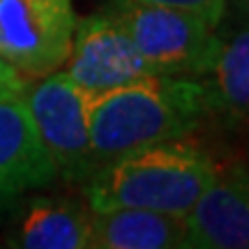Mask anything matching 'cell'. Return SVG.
Here are the masks:
<instances>
[{
  "label": "cell",
  "mask_w": 249,
  "mask_h": 249,
  "mask_svg": "<svg viewBox=\"0 0 249 249\" xmlns=\"http://www.w3.org/2000/svg\"><path fill=\"white\" fill-rule=\"evenodd\" d=\"M205 116L208 102L198 79L150 74L118 88L88 92L97 169L124 152L192 136Z\"/></svg>",
  "instance_id": "1"
},
{
  "label": "cell",
  "mask_w": 249,
  "mask_h": 249,
  "mask_svg": "<svg viewBox=\"0 0 249 249\" xmlns=\"http://www.w3.org/2000/svg\"><path fill=\"white\" fill-rule=\"evenodd\" d=\"M217 176L210 155L189 136L145 145L102 164L83 185L92 213L145 208L182 217Z\"/></svg>",
  "instance_id": "2"
},
{
  "label": "cell",
  "mask_w": 249,
  "mask_h": 249,
  "mask_svg": "<svg viewBox=\"0 0 249 249\" xmlns=\"http://www.w3.org/2000/svg\"><path fill=\"white\" fill-rule=\"evenodd\" d=\"M102 12L124 28L155 74L203 79L222 49L217 26L189 9L150 0H107Z\"/></svg>",
  "instance_id": "3"
},
{
  "label": "cell",
  "mask_w": 249,
  "mask_h": 249,
  "mask_svg": "<svg viewBox=\"0 0 249 249\" xmlns=\"http://www.w3.org/2000/svg\"><path fill=\"white\" fill-rule=\"evenodd\" d=\"M23 99L37 134L53 160L58 178L83 187L97 171L90 143L88 92L58 70L39 76L37 83H28Z\"/></svg>",
  "instance_id": "4"
},
{
  "label": "cell",
  "mask_w": 249,
  "mask_h": 249,
  "mask_svg": "<svg viewBox=\"0 0 249 249\" xmlns=\"http://www.w3.org/2000/svg\"><path fill=\"white\" fill-rule=\"evenodd\" d=\"M76 18L74 0H0V60L26 79L58 71Z\"/></svg>",
  "instance_id": "5"
},
{
  "label": "cell",
  "mask_w": 249,
  "mask_h": 249,
  "mask_svg": "<svg viewBox=\"0 0 249 249\" xmlns=\"http://www.w3.org/2000/svg\"><path fill=\"white\" fill-rule=\"evenodd\" d=\"M86 92H102L155 74L132 37L102 9L76 18L70 55L60 67Z\"/></svg>",
  "instance_id": "6"
},
{
  "label": "cell",
  "mask_w": 249,
  "mask_h": 249,
  "mask_svg": "<svg viewBox=\"0 0 249 249\" xmlns=\"http://www.w3.org/2000/svg\"><path fill=\"white\" fill-rule=\"evenodd\" d=\"M58 180L51 155L21 95L0 99V214Z\"/></svg>",
  "instance_id": "7"
},
{
  "label": "cell",
  "mask_w": 249,
  "mask_h": 249,
  "mask_svg": "<svg viewBox=\"0 0 249 249\" xmlns=\"http://www.w3.org/2000/svg\"><path fill=\"white\" fill-rule=\"evenodd\" d=\"M185 226L194 249H249V169H217Z\"/></svg>",
  "instance_id": "8"
},
{
  "label": "cell",
  "mask_w": 249,
  "mask_h": 249,
  "mask_svg": "<svg viewBox=\"0 0 249 249\" xmlns=\"http://www.w3.org/2000/svg\"><path fill=\"white\" fill-rule=\"evenodd\" d=\"M5 238L17 249H90L92 226L86 198L76 196H23L14 205Z\"/></svg>",
  "instance_id": "9"
},
{
  "label": "cell",
  "mask_w": 249,
  "mask_h": 249,
  "mask_svg": "<svg viewBox=\"0 0 249 249\" xmlns=\"http://www.w3.org/2000/svg\"><path fill=\"white\" fill-rule=\"evenodd\" d=\"M92 249H192L185 219L145 208H111L90 214Z\"/></svg>",
  "instance_id": "10"
},
{
  "label": "cell",
  "mask_w": 249,
  "mask_h": 249,
  "mask_svg": "<svg viewBox=\"0 0 249 249\" xmlns=\"http://www.w3.org/2000/svg\"><path fill=\"white\" fill-rule=\"evenodd\" d=\"M198 81L205 90L208 116L222 113L249 123V21L222 39L213 70Z\"/></svg>",
  "instance_id": "11"
},
{
  "label": "cell",
  "mask_w": 249,
  "mask_h": 249,
  "mask_svg": "<svg viewBox=\"0 0 249 249\" xmlns=\"http://www.w3.org/2000/svg\"><path fill=\"white\" fill-rule=\"evenodd\" d=\"M150 2H164V5L196 12L203 18H208L213 26H219L224 14H226V0H150Z\"/></svg>",
  "instance_id": "12"
},
{
  "label": "cell",
  "mask_w": 249,
  "mask_h": 249,
  "mask_svg": "<svg viewBox=\"0 0 249 249\" xmlns=\"http://www.w3.org/2000/svg\"><path fill=\"white\" fill-rule=\"evenodd\" d=\"M28 83H30V79H26L21 71H17L5 60H0V99L26 92Z\"/></svg>",
  "instance_id": "13"
},
{
  "label": "cell",
  "mask_w": 249,
  "mask_h": 249,
  "mask_svg": "<svg viewBox=\"0 0 249 249\" xmlns=\"http://www.w3.org/2000/svg\"><path fill=\"white\" fill-rule=\"evenodd\" d=\"M229 2V0H226ZM233 7H238L240 12H245V14H249V0H231Z\"/></svg>",
  "instance_id": "14"
}]
</instances>
